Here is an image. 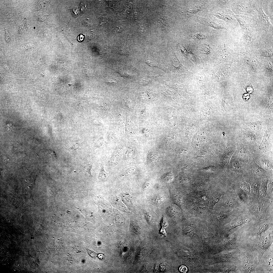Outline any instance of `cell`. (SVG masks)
I'll list each match as a JSON object with an SVG mask.
<instances>
[{
  "mask_svg": "<svg viewBox=\"0 0 273 273\" xmlns=\"http://www.w3.org/2000/svg\"><path fill=\"white\" fill-rule=\"evenodd\" d=\"M229 9L216 11L214 12V15L217 18L234 27L238 22L235 17V14L230 9Z\"/></svg>",
  "mask_w": 273,
  "mask_h": 273,
  "instance_id": "cell-8",
  "label": "cell"
},
{
  "mask_svg": "<svg viewBox=\"0 0 273 273\" xmlns=\"http://www.w3.org/2000/svg\"><path fill=\"white\" fill-rule=\"evenodd\" d=\"M103 139H100L98 141L95 143V149L98 148L101 146L103 144Z\"/></svg>",
  "mask_w": 273,
  "mask_h": 273,
  "instance_id": "cell-27",
  "label": "cell"
},
{
  "mask_svg": "<svg viewBox=\"0 0 273 273\" xmlns=\"http://www.w3.org/2000/svg\"><path fill=\"white\" fill-rule=\"evenodd\" d=\"M250 185L251 201L256 200L259 197V184L257 181H252Z\"/></svg>",
  "mask_w": 273,
  "mask_h": 273,
  "instance_id": "cell-12",
  "label": "cell"
},
{
  "mask_svg": "<svg viewBox=\"0 0 273 273\" xmlns=\"http://www.w3.org/2000/svg\"><path fill=\"white\" fill-rule=\"evenodd\" d=\"M77 148H76L75 147H72L69 148L68 149V150L71 152V153H72L74 152V151Z\"/></svg>",
  "mask_w": 273,
  "mask_h": 273,
  "instance_id": "cell-33",
  "label": "cell"
},
{
  "mask_svg": "<svg viewBox=\"0 0 273 273\" xmlns=\"http://www.w3.org/2000/svg\"><path fill=\"white\" fill-rule=\"evenodd\" d=\"M50 155L52 157H56L55 153L54 151H52L51 152L50 154Z\"/></svg>",
  "mask_w": 273,
  "mask_h": 273,
  "instance_id": "cell-34",
  "label": "cell"
},
{
  "mask_svg": "<svg viewBox=\"0 0 273 273\" xmlns=\"http://www.w3.org/2000/svg\"><path fill=\"white\" fill-rule=\"evenodd\" d=\"M119 53L121 55H125L128 54V51L127 46L124 44H122L118 48Z\"/></svg>",
  "mask_w": 273,
  "mask_h": 273,
  "instance_id": "cell-19",
  "label": "cell"
},
{
  "mask_svg": "<svg viewBox=\"0 0 273 273\" xmlns=\"http://www.w3.org/2000/svg\"><path fill=\"white\" fill-rule=\"evenodd\" d=\"M108 174V173L104 170L103 165L101 166L98 179L101 180L104 179L107 177Z\"/></svg>",
  "mask_w": 273,
  "mask_h": 273,
  "instance_id": "cell-20",
  "label": "cell"
},
{
  "mask_svg": "<svg viewBox=\"0 0 273 273\" xmlns=\"http://www.w3.org/2000/svg\"><path fill=\"white\" fill-rule=\"evenodd\" d=\"M124 28L121 25H119L116 27L114 30L116 32L119 33L123 30Z\"/></svg>",
  "mask_w": 273,
  "mask_h": 273,
  "instance_id": "cell-28",
  "label": "cell"
},
{
  "mask_svg": "<svg viewBox=\"0 0 273 273\" xmlns=\"http://www.w3.org/2000/svg\"><path fill=\"white\" fill-rule=\"evenodd\" d=\"M5 39L7 42H9L10 41V35L7 29L6 30L5 32Z\"/></svg>",
  "mask_w": 273,
  "mask_h": 273,
  "instance_id": "cell-30",
  "label": "cell"
},
{
  "mask_svg": "<svg viewBox=\"0 0 273 273\" xmlns=\"http://www.w3.org/2000/svg\"><path fill=\"white\" fill-rule=\"evenodd\" d=\"M235 16L241 29L249 30L256 29L261 31L259 26L258 16L235 14Z\"/></svg>",
  "mask_w": 273,
  "mask_h": 273,
  "instance_id": "cell-7",
  "label": "cell"
},
{
  "mask_svg": "<svg viewBox=\"0 0 273 273\" xmlns=\"http://www.w3.org/2000/svg\"><path fill=\"white\" fill-rule=\"evenodd\" d=\"M273 199L267 197L259 198L252 200L245 205V210L249 214L257 216H263L269 212H272Z\"/></svg>",
  "mask_w": 273,
  "mask_h": 273,
  "instance_id": "cell-1",
  "label": "cell"
},
{
  "mask_svg": "<svg viewBox=\"0 0 273 273\" xmlns=\"http://www.w3.org/2000/svg\"><path fill=\"white\" fill-rule=\"evenodd\" d=\"M268 184V181L266 179L263 180L260 182L259 185V198L266 197Z\"/></svg>",
  "mask_w": 273,
  "mask_h": 273,
  "instance_id": "cell-14",
  "label": "cell"
},
{
  "mask_svg": "<svg viewBox=\"0 0 273 273\" xmlns=\"http://www.w3.org/2000/svg\"><path fill=\"white\" fill-rule=\"evenodd\" d=\"M224 108L227 110L231 109L233 106V102L232 98L229 96L225 97L223 100Z\"/></svg>",
  "mask_w": 273,
  "mask_h": 273,
  "instance_id": "cell-15",
  "label": "cell"
},
{
  "mask_svg": "<svg viewBox=\"0 0 273 273\" xmlns=\"http://www.w3.org/2000/svg\"><path fill=\"white\" fill-rule=\"evenodd\" d=\"M92 164L90 163L87 165L83 168L82 171L87 172L91 176H92L90 172L91 169H92Z\"/></svg>",
  "mask_w": 273,
  "mask_h": 273,
  "instance_id": "cell-25",
  "label": "cell"
},
{
  "mask_svg": "<svg viewBox=\"0 0 273 273\" xmlns=\"http://www.w3.org/2000/svg\"><path fill=\"white\" fill-rule=\"evenodd\" d=\"M262 31L254 29L249 30L241 29L240 40L246 50L253 48Z\"/></svg>",
  "mask_w": 273,
  "mask_h": 273,
  "instance_id": "cell-6",
  "label": "cell"
},
{
  "mask_svg": "<svg viewBox=\"0 0 273 273\" xmlns=\"http://www.w3.org/2000/svg\"><path fill=\"white\" fill-rule=\"evenodd\" d=\"M165 200L164 196L162 195H159L157 197L156 201L157 203L160 204L163 203Z\"/></svg>",
  "mask_w": 273,
  "mask_h": 273,
  "instance_id": "cell-26",
  "label": "cell"
},
{
  "mask_svg": "<svg viewBox=\"0 0 273 273\" xmlns=\"http://www.w3.org/2000/svg\"><path fill=\"white\" fill-rule=\"evenodd\" d=\"M238 55L229 48L226 43H224L220 51L219 59L223 61L229 60L238 56Z\"/></svg>",
  "mask_w": 273,
  "mask_h": 273,
  "instance_id": "cell-9",
  "label": "cell"
},
{
  "mask_svg": "<svg viewBox=\"0 0 273 273\" xmlns=\"http://www.w3.org/2000/svg\"><path fill=\"white\" fill-rule=\"evenodd\" d=\"M220 198V205L225 208L226 211L233 212L244 208L245 205L239 200L232 189L227 190Z\"/></svg>",
  "mask_w": 273,
  "mask_h": 273,
  "instance_id": "cell-2",
  "label": "cell"
},
{
  "mask_svg": "<svg viewBox=\"0 0 273 273\" xmlns=\"http://www.w3.org/2000/svg\"><path fill=\"white\" fill-rule=\"evenodd\" d=\"M158 155L157 153L151 152L148 154L147 157L150 161L152 162L155 160L158 157Z\"/></svg>",
  "mask_w": 273,
  "mask_h": 273,
  "instance_id": "cell-21",
  "label": "cell"
},
{
  "mask_svg": "<svg viewBox=\"0 0 273 273\" xmlns=\"http://www.w3.org/2000/svg\"><path fill=\"white\" fill-rule=\"evenodd\" d=\"M135 168L134 167H131L126 170L122 174L123 175L127 176L132 173L134 171Z\"/></svg>",
  "mask_w": 273,
  "mask_h": 273,
  "instance_id": "cell-24",
  "label": "cell"
},
{
  "mask_svg": "<svg viewBox=\"0 0 273 273\" xmlns=\"http://www.w3.org/2000/svg\"><path fill=\"white\" fill-rule=\"evenodd\" d=\"M84 37V36L83 35L80 34L78 37V40L79 41H82L83 40Z\"/></svg>",
  "mask_w": 273,
  "mask_h": 273,
  "instance_id": "cell-32",
  "label": "cell"
},
{
  "mask_svg": "<svg viewBox=\"0 0 273 273\" xmlns=\"http://www.w3.org/2000/svg\"><path fill=\"white\" fill-rule=\"evenodd\" d=\"M201 9L200 6L196 5L192 7H191L189 9H188L187 12L190 14H194L199 11H201Z\"/></svg>",
  "mask_w": 273,
  "mask_h": 273,
  "instance_id": "cell-22",
  "label": "cell"
},
{
  "mask_svg": "<svg viewBox=\"0 0 273 273\" xmlns=\"http://www.w3.org/2000/svg\"><path fill=\"white\" fill-rule=\"evenodd\" d=\"M273 182L271 181L269 182L268 184L266 197L269 199H273Z\"/></svg>",
  "mask_w": 273,
  "mask_h": 273,
  "instance_id": "cell-18",
  "label": "cell"
},
{
  "mask_svg": "<svg viewBox=\"0 0 273 273\" xmlns=\"http://www.w3.org/2000/svg\"><path fill=\"white\" fill-rule=\"evenodd\" d=\"M195 17L199 22L205 25L211 27L216 29L226 30V29L223 24L217 21L197 16H195Z\"/></svg>",
  "mask_w": 273,
  "mask_h": 273,
  "instance_id": "cell-10",
  "label": "cell"
},
{
  "mask_svg": "<svg viewBox=\"0 0 273 273\" xmlns=\"http://www.w3.org/2000/svg\"><path fill=\"white\" fill-rule=\"evenodd\" d=\"M207 37V36L206 34L201 33H196L193 36V38L197 39H204L206 38Z\"/></svg>",
  "mask_w": 273,
  "mask_h": 273,
  "instance_id": "cell-23",
  "label": "cell"
},
{
  "mask_svg": "<svg viewBox=\"0 0 273 273\" xmlns=\"http://www.w3.org/2000/svg\"><path fill=\"white\" fill-rule=\"evenodd\" d=\"M235 193L241 202L244 205L249 204L251 200L249 184L242 182L233 186L231 188Z\"/></svg>",
  "mask_w": 273,
  "mask_h": 273,
  "instance_id": "cell-5",
  "label": "cell"
},
{
  "mask_svg": "<svg viewBox=\"0 0 273 273\" xmlns=\"http://www.w3.org/2000/svg\"><path fill=\"white\" fill-rule=\"evenodd\" d=\"M110 159V163L113 166H115L120 162L122 154V150L118 148L114 151Z\"/></svg>",
  "mask_w": 273,
  "mask_h": 273,
  "instance_id": "cell-13",
  "label": "cell"
},
{
  "mask_svg": "<svg viewBox=\"0 0 273 273\" xmlns=\"http://www.w3.org/2000/svg\"><path fill=\"white\" fill-rule=\"evenodd\" d=\"M200 51L202 54L205 55H208L211 52V47L208 44H203L200 46Z\"/></svg>",
  "mask_w": 273,
  "mask_h": 273,
  "instance_id": "cell-17",
  "label": "cell"
},
{
  "mask_svg": "<svg viewBox=\"0 0 273 273\" xmlns=\"http://www.w3.org/2000/svg\"><path fill=\"white\" fill-rule=\"evenodd\" d=\"M135 155V152L134 148L129 147L126 151L124 154V158L126 160H129L133 158Z\"/></svg>",
  "mask_w": 273,
  "mask_h": 273,
  "instance_id": "cell-16",
  "label": "cell"
},
{
  "mask_svg": "<svg viewBox=\"0 0 273 273\" xmlns=\"http://www.w3.org/2000/svg\"><path fill=\"white\" fill-rule=\"evenodd\" d=\"M253 8L252 1L232 0L230 9L235 15L258 16Z\"/></svg>",
  "mask_w": 273,
  "mask_h": 273,
  "instance_id": "cell-3",
  "label": "cell"
},
{
  "mask_svg": "<svg viewBox=\"0 0 273 273\" xmlns=\"http://www.w3.org/2000/svg\"><path fill=\"white\" fill-rule=\"evenodd\" d=\"M259 2L258 4L256 1L254 3L253 1V6L257 11L260 30L261 31L273 33V25L270 22L269 16L263 11L262 2L259 1Z\"/></svg>",
  "mask_w": 273,
  "mask_h": 273,
  "instance_id": "cell-4",
  "label": "cell"
},
{
  "mask_svg": "<svg viewBox=\"0 0 273 273\" xmlns=\"http://www.w3.org/2000/svg\"><path fill=\"white\" fill-rule=\"evenodd\" d=\"M247 90L249 93H251L253 90V88L251 86H248L247 88Z\"/></svg>",
  "mask_w": 273,
  "mask_h": 273,
  "instance_id": "cell-31",
  "label": "cell"
},
{
  "mask_svg": "<svg viewBox=\"0 0 273 273\" xmlns=\"http://www.w3.org/2000/svg\"><path fill=\"white\" fill-rule=\"evenodd\" d=\"M179 270L181 272L185 273L187 271L188 269L187 267L185 266L181 265L180 267Z\"/></svg>",
  "mask_w": 273,
  "mask_h": 273,
  "instance_id": "cell-29",
  "label": "cell"
},
{
  "mask_svg": "<svg viewBox=\"0 0 273 273\" xmlns=\"http://www.w3.org/2000/svg\"><path fill=\"white\" fill-rule=\"evenodd\" d=\"M160 73L153 71H148L140 80L139 82L143 85L148 84L156 78L161 76Z\"/></svg>",
  "mask_w": 273,
  "mask_h": 273,
  "instance_id": "cell-11",
  "label": "cell"
}]
</instances>
